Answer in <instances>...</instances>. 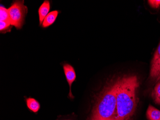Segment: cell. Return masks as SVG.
Returning a JSON list of instances; mask_svg holds the SVG:
<instances>
[{
	"label": "cell",
	"instance_id": "8",
	"mask_svg": "<svg viewBox=\"0 0 160 120\" xmlns=\"http://www.w3.org/2000/svg\"><path fill=\"white\" fill-rule=\"evenodd\" d=\"M146 116L148 120H160V111L150 105L147 109Z\"/></svg>",
	"mask_w": 160,
	"mask_h": 120
},
{
	"label": "cell",
	"instance_id": "1",
	"mask_svg": "<svg viewBox=\"0 0 160 120\" xmlns=\"http://www.w3.org/2000/svg\"><path fill=\"white\" fill-rule=\"evenodd\" d=\"M139 86L136 75H125L118 78L114 120H132L137 107V94Z\"/></svg>",
	"mask_w": 160,
	"mask_h": 120
},
{
	"label": "cell",
	"instance_id": "4",
	"mask_svg": "<svg viewBox=\"0 0 160 120\" xmlns=\"http://www.w3.org/2000/svg\"><path fill=\"white\" fill-rule=\"evenodd\" d=\"M63 69L64 73L66 77V80L70 86V92L68 95V97L71 99H74V97L72 94L71 87L73 82L75 81L76 78L75 70L73 67L69 64H64L63 65Z\"/></svg>",
	"mask_w": 160,
	"mask_h": 120
},
{
	"label": "cell",
	"instance_id": "9",
	"mask_svg": "<svg viewBox=\"0 0 160 120\" xmlns=\"http://www.w3.org/2000/svg\"><path fill=\"white\" fill-rule=\"evenodd\" d=\"M26 103L29 110L33 112H37L40 108V105L38 101L32 97H28L26 99Z\"/></svg>",
	"mask_w": 160,
	"mask_h": 120
},
{
	"label": "cell",
	"instance_id": "14",
	"mask_svg": "<svg viewBox=\"0 0 160 120\" xmlns=\"http://www.w3.org/2000/svg\"><path fill=\"white\" fill-rule=\"evenodd\" d=\"M160 74H159V76H158V77H157V79H156V80H157V81H158V80H160Z\"/></svg>",
	"mask_w": 160,
	"mask_h": 120
},
{
	"label": "cell",
	"instance_id": "6",
	"mask_svg": "<svg viewBox=\"0 0 160 120\" xmlns=\"http://www.w3.org/2000/svg\"><path fill=\"white\" fill-rule=\"evenodd\" d=\"M50 2L48 0L44 1L43 3L40 5L38 11L40 26L42 25L43 21L49 13H48L50 10Z\"/></svg>",
	"mask_w": 160,
	"mask_h": 120
},
{
	"label": "cell",
	"instance_id": "2",
	"mask_svg": "<svg viewBox=\"0 0 160 120\" xmlns=\"http://www.w3.org/2000/svg\"><path fill=\"white\" fill-rule=\"evenodd\" d=\"M118 78L109 80L96 97L88 120H114Z\"/></svg>",
	"mask_w": 160,
	"mask_h": 120
},
{
	"label": "cell",
	"instance_id": "5",
	"mask_svg": "<svg viewBox=\"0 0 160 120\" xmlns=\"http://www.w3.org/2000/svg\"><path fill=\"white\" fill-rule=\"evenodd\" d=\"M160 74V43L156 50L151 63L150 76L152 79H157Z\"/></svg>",
	"mask_w": 160,
	"mask_h": 120
},
{
	"label": "cell",
	"instance_id": "10",
	"mask_svg": "<svg viewBox=\"0 0 160 120\" xmlns=\"http://www.w3.org/2000/svg\"><path fill=\"white\" fill-rule=\"evenodd\" d=\"M152 95L154 102L157 104L160 105V79L157 81Z\"/></svg>",
	"mask_w": 160,
	"mask_h": 120
},
{
	"label": "cell",
	"instance_id": "3",
	"mask_svg": "<svg viewBox=\"0 0 160 120\" xmlns=\"http://www.w3.org/2000/svg\"><path fill=\"white\" fill-rule=\"evenodd\" d=\"M11 24L17 29L23 27L28 13V7L24 4V1H13L8 8Z\"/></svg>",
	"mask_w": 160,
	"mask_h": 120
},
{
	"label": "cell",
	"instance_id": "7",
	"mask_svg": "<svg viewBox=\"0 0 160 120\" xmlns=\"http://www.w3.org/2000/svg\"><path fill=\"white\" fill-rule=\"evenodd\" d=\"M59 13V11L57 10H54L49 13L43 21L41 25L42 28H47L52 25L55 22Z\"/></svg>",
	"mask_w": 160,
	"mask_h": 120
},
{
	"label": "cell",
	"instance_id": "12",
	"mask_svg": "<svg viewBox=\"0 0 160 120\" xmlns=\"http://www.w3.org/2000/svg\"><path fill=\"white\" fill-rule=\"evenodd\" d=\"M12 26L10 22L0 21V32L1 33H5L10 32Z\"/></svg>",
	"mask_w": 160,
	"mask_h": 120
},
{
	"label": "cell",
	"instance_id": "11",
	"mask_svg": "<svg viewBox=\"0 0 160 120\" xmlns=\"http://www.w3.org/2000/svg\"><path fill=\"white\" fill-rule=\"evenodd\" d=\"M0 21L10 22L8 9L2 5L0 7Z\"/></svg>",
	"mask_w": 160,
	"mask_h": 120
},
{
	"label": "cell",
	"instance_id": "13",
	"mask_svg": "<svg viewBox=\"0 0 160 120\" xmlns=\"http://www.w3.org/2000/svg\"><path fill=\"white\" fill-rule=\"evenodd\" d=\"M148 2L149 4L154 8H157L160 6V0H149Z\"/></svg>",
	"mask_w": 160,
	"mask_h": 120
}]
</instances>
